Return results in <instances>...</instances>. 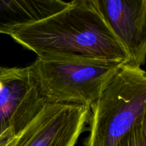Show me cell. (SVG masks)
<instances>
[{
  "mask_svg": "<svg viewBox=\"0 0 146 146\" xmlns=\"http://www.w3.org/2000/svg\"><path fill=\"white\" fill-rule=\"evenodd\" d=\"M6 34L43 59L129 62L95 0L71 1L56 14Z\"/></svg>",
  "mask_w": 146,
  "mask_h": 146,
  "instance_id": "cell-1",
  "label": "cell"
},
{
  "mask_svg": "<svg viewBox=\"0 0 146 146\" xmlns=\"http://www.w3.org/2000/svg\"><path fill=\"white\" fill-rule=\"evenodd\" d=\"M85 146H117L141 121L146 109V71L123 64L103 88L91 107Z\"/></svg>",
  "mask_w": 146,
  "mask_h": 146,
  "instance_id": "cell-2",
  "label": "cell"
},
{
  "mask_svg": "<svg viewBox=\"0 0 146 146\" xmlns=\"http://www.w3.org/2000/svg\"><path fill=\"white\" fill-rule=\"evenodd\" d=\"M123 64L37 58L29 66L48 103L79 104L91 109L104 86Z\"/></svg>",
  "mask_w": 146,
  "mask_h": 146,
  "instance_id": "cell-3",
  "label": "cell"
},
{
  "mask_svg": "<svg viewBox=\"0 0 146 146\" xmlns=\"http://www.w3.org/2000/svg\"><path fill=\"white\" fill-rule=\"evenodd\" d=\"M89 111L88 107L79 104L48 103L4 146H75Z\"/></svg>",
  "mask_w": 146,
  "mask_h": 146,
  "instance_id": "cell-4",
  "label": "cell"
},
{
  "mask_svg": "<svg viewBox=\"0 0 146 146\" xmlns=\"http://www.w3.org/2000/svg\"><path fill=\"white\" fill-rule=\"evenodd\" d=\"M48 103L29 66L0 65V133H19Z\"/></svg>",
  "mask_w": 146,
  "mask_h": 146,
  "instance_id": "cell-5",
  "label": "cell"
},
{
  "mask_svg": "<svg viewBox=\"0 0 146 146\" xmlns=\"http://www.w3.org/2000/svg\"><path fill=\"white\" fill-rule=\"evenodd\" d=\"M104 19L126 51L129 65L146 61V0H95Z\"/></svg>",
  "mask_w": 146,
  "mask_h": 146,
  "instance_id": "cell-6",
  "label": "cell"
},
{
  "mask_svg": "<svg viewBox=\"0 0 146 146\" xmlns=\"http://www.w3.org/2000/svg\"><path fill=\"white\" fill-rule=\"evenodd\" d=\"M62 8L61 0H0V34L46 18Z\"/></svg>",
  "mask_w": 146,
  "mask_h": 146,
  "instance_id": "cell-7",
  "label": "cell"
},
{
  "mask_svg": "<svg viewBox=\"0 0 146 146\" xmlns=\"http://www.w3.org/2000/svg\"><path fill=\"white\" fill-rule=\"evenodd\" d=\"M117 146H146V136L143 131L141 121L124 135Z\"/></svg>",
  "mask_w": 146,
  "mask_h": 146,
  "instance_id": "cell-8",
  "label": "cell"
},
{
  "mask_svg": "<svg viewBox=\"0 0 146 146\" xmlns=\"http://www.w3.org/2000/svg\"><path fill=\"white\" fill-rule=\"evenodd\" d=\"M17 135L12 131H7L5 132L0 133V146H4V144L8 141V140L11 139L12 137Z\"/></svg>",
  "mask_w": 146,
  "mask_h": 146,
  "instance_id": "cell-9",
  "label": "cell"
},
{
  "mask_svg": "<svg viewBox=\"0 0 146 146\" xmlns=\"http://www.w3.org/2000/svg\"><path fill=\"white\" fill-rule=\"evenodd\" d=\"M141 125H142L143 131L144 133H145L146 136V109L143 115L142 120H141Z\"/></svg>",
  "mask_w": 146,
  "mask_h": 146,
  "instance_id": "cell-10",
  "label": "cell"
}]
</instances>
